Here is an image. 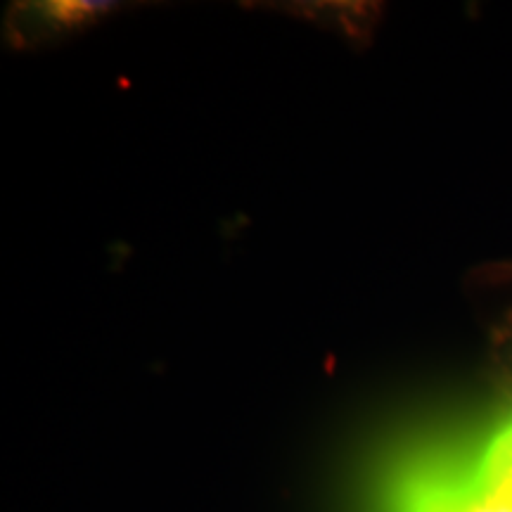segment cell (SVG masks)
<instances>
[{
  "mask_svg": "<svg viewBox=\"0 0 512 512\" xmlns=\"http://www.w3.org/2000/svg\"><path fill=\"white\" fill-rule=\"evenodd\" d=\"M406 512H512V448L494 437L472 475L422 486Z\"/></svg>",
  "mask_w": 512,
  "mask_h": 512,
  "instance_id": "1",
  "label": "cell"
},
{
  "mask_svg": "<svg viewBox=\"0 0 512 512\" xmlns=\"http://www.w3.org/2000/svg\"><path fill=\"white\" fill-rule=\"evenodd\" d=\"M100 12H105L102 3H91V0H57V3L48 5L46 15L60 24V27H76V24H83L95 15H100Z\"/></svg>",
  "mask_w": 512,
  "mask_h": 512,
  "instance_id": "2",
  "label": "cell"
},
{
  "mask_svg": "<svg viewBox=\"0 0 512 512\" xmlns=\"http://www.w3.org/2000/svg\"><path fill=\"white\" fill-rule=\"evenodd\" d=\"M496 439L501 441V444L508 446V448H512V422H510L508 427H505V430H501V432L496 434Z\"/></svg>",
  "mask_w": 512,
  "mask_h": 512,
  "instance_id": "3",
  "label": "cell"
}]
</instances>
